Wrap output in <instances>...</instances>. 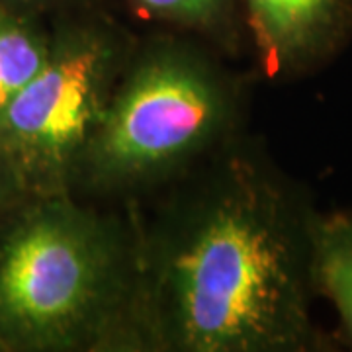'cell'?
I'll return each instance as SVG.
<instances>
[{"mask_svg": "<svg viewBox=\"0 0 352 352\" xmlns=\"http://www.w3.org/2000/svg\"><path fill=\"white\" fill-rule=\"evenodd\" d=\"M215 157L139 231L141 351H321L314 214L258 157Z\"/></svg>", "mask_w": 352, "mask_h": 352, "instance_id": "6da1fadb", "label": "cell"}, {"mask_svg": "<svg viewBox=\"0 0 352 352\" xmlns=\"http://www.w3.org/2000/svg\"><path fill=\"white\" fill-rule=\"evenodd\" d=\"M138 252L131 221L30 198L0 237V351H141Z\"/></svg>", "mask_w": 352, "mask_h": 352, "instance_id": "7a4b0ae2", "label": "cell"}, {"mask_svg": "<svg viewBox=\"0 0 352 352\" xmlns=\"http://www.w3.org/2000/svg\"><path fill=\"white\" fill-rule=\"evenodd\" d=\"M237 110L233 82L204 51L173 38L135 45L76 190L122 194L168 180L226 143Z\"/></svg>", "mask_w": 352, "mask_h": 352, "instance_id": "3957f363", "label": "cell"}, {"mask_svg": "<svg viewBox=\"0 0 352 352\" xmlns=\"http://www.w3.org/2000/svg\"><path fill=\"white\" fill-rule=\"evenodd\" d=\"M135 43L102 18L63 20L50 57L0 124V151L28 198L75 194L82 161Z\"/></svg>", "mask_w": 352, "mask_h": 352, "instance_id": "277c9868", "label": "cell"}, {"mask_svg": "<svg viewBox=\"0 0 352 352\" xmlns=\"http://www.w3.org/2000/svg\"><path fill=\"white\" fill-rule=\"evenodd\" d=\"M261 65L292 76L325 63L352 34V0H243Z\"/></svg>", "mask_w": 352, "mask_h": 352, "instance_id": "5b68a950", "label": "cell"}, {"mask_svg": "<svg viewBox=\"0 0 352 352\" xmlns=\"http://www.w3.org/2000/svg\"><path fill=\"white\" fill-rule=\"evenodd\" d=\"M309 266L314 292L333 303L352 344V212L314 214Z\"/></svg>", "mask_w": 352, "mask_h": 352, "instance_id": "8992f818", "label": "cell"}, {"mask_svg": "<svg viewBox=\"0 0 352 352\" xmlns=\"http://www.w3.org/2000/svg\"><path fill=\"white\" fill-rule=\"evenodd\" d=\"M51 32L38 16L0 4V124L14 100L43 69Z\"/></svg>", "mask_w": 352, "mask_h": 352, "instance_id": "52a82bcc", "label": "cell"}, {"mask_svg": "<svg viewBox=\"0 0 352 352\" xmlns=\"http://www.w3.org/2000/svg\"><path fill=\"white\" fill-rule=\"evenodd\" d=\"M139 12L164 24L194 30L208 36L231 32L235 0H129Z\"/></svg>", "mask_w": 352, "mask_h": 352, "instance_id": "ba28073f", "label": "cell"}, {"mask_svg": "<svg viewBox=\"0 0 352 352\" xmlns=\"http://www.w3.org/2000/svg\"><path fill=\"white\" fill-rule=\"evenodd\" d=\"M30 198L25 196L24 190L20 188L10 164L0 151V237L4 233V229L10 226L14 215L20 212V208Z\"/></svg>", "mask_w": 352, "mask_h": 352, "instance_id": "9c48e42d", "label": "cell"}, {"mask_svg": "<svg viewBox=\"0 0 352 352\" xmlns=\"http://www.w3.org/2000/svg\"><path fill=\"white\" fill-rule=\"evenodd\" d=\"M73 2H80V0H0V4H4V6H10L14 10H22V12L36 14V16L43 10L73 4Z\"/></svg>", "mask_w": 352, "mask_h": 352, "instance_id": "30bf717a", "label": "cell"}]
</instances>
